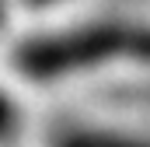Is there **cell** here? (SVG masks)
Returning <instances> with one entry per match:
<instances>
[{"mask_svg": "<svg viewBox=\"0 0 150 147\" xmlns=\"http://www.w3.org/2000/svg\"><path fill=\"white\" fill-rule=\"evenodd\" d=\"M11 130H14V105L0 95V137H7Z\"/></svg>", "mask_w": 150, "mask_h": 147, "instance_id": "cell-4", "label": "cell"}, {"mask_svg": "<svg viewBox=\"0 0 150 147\" xmlns=\"http://www.w3.org/2000/svg\"><path fill=\"white\" fill-rule=\"evenodd\" d=\"M129 53H133V56H140V60H150V28H133Z\"/></svg>", "mask_w": 150, "mask_h": 147, "instance_id": "cell-3", "label": "cell"}, {"mask_svg": "<svg viewBox=\"0 0 150 147\" xmlns=\"http://www.w3.org/2000/svg\"><path fill=\"white\" fill-rule=\"evenodd\" d=\"M133 42V28L129 25H84L63 35H45V39H32L14 53V63L28 77H63V74H77V70H91L105 60H115L122 53H129Z\"/></svg>", "mask_w": 150, "mask_h": 147, "instance_id": "cell-1", "label": "cell"}, {"mask_svg": "<svg viewBox=\"0 0 150 147\" xmlns=\"http://www.w3.org/2000/svg\"><path fill=\"white\" fill-rule=\"evenodd\" d=\"M59 147H150V144L122 137V133H105V130H77V133H67Z\"/></svg>", "mask_w": 150, "mask_h": 147, "instance_id": "cell-2", "label": "cell"}]
</instances>
